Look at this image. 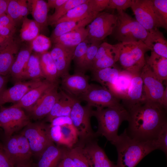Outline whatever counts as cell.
<instances>
[{"instance_id":"obj_31","label":"cell","mask_w":167,"mask_h":167,"mask_svg":"<svg viewBox=\"0 0 167 167\" xmlns=\"http://www.w3.org/2000/svg\"><path fill=\"white\" fill-rule=\"evenodd\" d=\"M122 71L115 65L110 67L92 71V79L107 88L109 85L114 82Z\"/></svg>"},{"instance_id":"obj_44","label":"cell","mask_w":167,"mask_h":167,"mask_svg":"<svg viewBox=\"0 0 167 167\" xmlns=\"http://www.w3.org/2000/svg\"><path fill=\"white\" fill-rule=\"evenodd\" d=\"M51 45V41L49 38L40 34L31 41V45L32 50L39 53L47 51Z\"/></svg>"},{"instance_id":"obj_29","label":"cell","mask_w":167,"mask_h":167,"mask_svg":"<svg viewBox=\"0 0 167 167\" xmlns=\"http://www.w3.org/2000/svg\"><path fill=\"white\" fill-rule=\"evenodd\" d=\"M29 10L33 17L39 24L41 29L48 25V13L49 8L47 2L43 0H28Z\"/></svg>"},{"instance_id":"obj_11","label":"cell","mask_w":167,"mask_h":167,"mask_svg":"<svg viewBox=\"0 0 167 167\" xmlns=\"http://www.w3.org/2000/svg\"><path fill=\"white\" fill-rule=\"evenodd\" d=\"M79 99L85 101L91 107L96 108L114 107L122 105L108 89L93 84H90L88 89Z\"/></svg>"},{"instance_id":"obj_8","label":"cell","mask_w":167,"mask_h":167,"mask_svg":"<svg viewBox=\"0 0 167 167\" xmlns=\"http://www.w3.org/2000/svg\"><path fill=\"white\" fill-rule=\"evenodd\" d=\"M140 75L143 83V98L148 101L167 106V88L145 63Z\"/></svg>"},{"instance_id":"obj_37","label":"cell","mask_w":167,"mask_h":167,"mask_svg":"<svg viewBox=\"0 0 167 167\" xmlns=\"http://www.w3.org/2000/svg\"><path fill=\"white\" fill-rule=\"evenodd\" d=\"M88 0H67L63 5L55 9L53 14L48 16V25H55L62 17L75 7L87 2Z\"/></svg>"},{"instance_id":"obj_20","label":"cell","mask_w":167,"mask_h":167,"mask_svg":"<svg viewBox=\"0 0 167 167\" xmlns=\"http://www.w3.org/2000/svg\"><path fill=\"white\" fill-rule=\"evenodd\" d=\"M143 99V83L139 73L133 74L122 105L128 110Z\"/></svg>"},{"instance_id":"obj_5","label":"cell","mask_w":167,"mask_h":167,"mask_svg":"<svg viewBox=\"0 0 167 167\" xmlns=\"http://www.w3.org/2000/svg\"><path fill=\"white\" fill-rule=\"evenodd\" d=\"M118 21L112 33L119 42L144 43L148 32L136 20L122 10H117Z\"/></svg>"},{"instance_id":"obj_33","label":"cell","mask_w":167,"mask_h":167,"mask_svg":"<svg viewBox=\"0 0 167 167\" xmlns=\"http://www.w3.org/2000/svg\"><path fill=\"white\" fill-rule=\"evenodd\" d=\"M89 1L90 0H88L86 2L78 5L70 10L55 24L66 21H79L90 16L98 13L92 11Z\"/></svg>"},{"instance_id":"obj_50","label":"cell","mask_w":167,"mask_h":167,"mask_svg":"<svg viewBox=\"0 0 167 167\" xmlns=\"http://www.w3.org/2000/svg\"><path fill=\"white\" fill-rule=\"evenodd\" d=\"M0 167H15L6 154L2 144L0 145Z\"/></svg>"},{"instance_id":"obj_57","label":"cell","mask_w":167,"mask_h":167,"mask_svg":"<svg viewBox=\"0 0 167 167\" xmlns=\"http://www.w3.org/2000/svg\"><path fill=\"white\" fill-rule=\"evenodd\" d=\"M15 167H31V162L25 164L18 165Z\"/></svg>"},{"instance_id":"obj_27","label":"cell","mask_w":167,"mask_h":167,"mask_svg":"<svg viewBox=\"0 0 167 167\" xmlns=\"http://www.w3.org/2000/svg\"><path fill=\"white\" fill-rule=\"evenodd\" d=\"M88 31L83 27L63 34L52 40L54 44H59L69 47L76 46L86 40Z\"/></svg>"},{"instance_id":"obj_15","label":"cell","mask_w":167,"mask_h":167,"mask_svg":"<svg viewBox=\"0 0 167 167\" xmlns=\"http://www.w3.org/2000/svg\"><path fill=\"white\" fill-rule=\"evenodd\" d=\"M61 78L62 90L78 99L87 90L90 85L88 77L81 72H76L73 75L68 73Z\"/></svg>"},{"instance_id":"obj_32","label":"cell","mask_w":167,"mask_h":167,"mask_svg":"<svg viewBox=\"0 0 167 167\" xmlns=\"http://www.w3.org/2000/svg\"><path fill=\"white\" fill-rule=\"evenodd\" d=\"M61 96L55 103L49 113L46 116V120L50 122L54 118L60 116H70L72 105L68 94L60 89Z\"/></svg>"},{"instance_id":"obj_52","label":"cell","mask_w":167,"mask_h":167,"mask_svg":"<svg viewBox=\"0 0 167 167\" xmlns=\"http://www.w3.org/2000/svg\"><path fill=\"white\" fill-rule=\"evenodd\" d=\"M67 0H48L47 2L49 9H56L64 4Z\"/></svg>"},{"instance_id":"obj_42","label":"cell","mask_w":167,"mask_h":167,"mask_svg":"<svg viewBox=\"0 0 167 167\" xmlns=\"http://www.w3.org/2000/svg\"><path fill=\"white\" fill-rule=\"evenodd\" d=\"M67 153L73 160L75 167H91L82 149L77 144L67 148Z\"/></svg>"},{"instance_id":"obj_34","label":"cell","mask_w":167,"mask_h":167,"mask_svg":"<svg viewBox=\"0 0 167 167\" xmlns=\"http://www.w3.org/2000/svg\"><path fill=\"white\" fill-rule=\"evenodd\" d=\"M27 1L9 0L6 14L16 23L27 17L29 11Z\"/></svg>"},{"instance_id":"obj_12","label":"cell","mask_w":167,"mask_h":167,"mask_svg":"<svg viewBox=\"0 0 167 167\" xmlns=\"http://www.w3.org/2000/svg\"><path fill=\"white\" fill-rule=\"evenodd\" d=\"M97 137L78 139L76 143L82 149L91 167H117L98 145Z\"/></svg>"},{"instance_id":"obj_4","label":"cell","mask_w":167,"mask_h":167,"mask_svg":"<svg viewBox=\"0 0 167 167\" xmlns=\"http://www.w3.org/2000/svg\"><path fill=\"white\" fill-rule=\"evenodd\" d=\"M118 49V61L123 69L132 74L139 73L145 64V53L150 50L143 42H119L114 45Z\"/></svg>"},{"instance_id":"obj_54","label":"cell","mask_w":167,"mask_h":167,"mask_svg":"<svg viewBox=\"0 0 167 167\" xmlns=\"http://www.w3.org/2000/svg\"><path fill=\"white\" fill-rule=\"evenodd\" d=\"M14 33L8 28L3 26L0 24V35L4 36H13Z\"/></svg>"},{"instance_id":"obj_14","label":"cell","mask_w":167,"mask_h":167,"mask_svg":"<svg viewBox=\"0 0 167 167\" xmlns=\"http://www.w3.org/2000/svg\"><path fill=\"white\" fill-rule=\"evenodd\" d=\"M58 84L46 92L28 111L34 119H39L46 117L61 96L58 91Z\"/></svg>"},{"instance_id":"obj_51","label":"cell","mask_w":167,"mask_h":167,"mask_svg":"<svg viewBox=\"0 0 167 167\" xmlns=\"http://www.w3.org/2000/svg\"><path fill=\"white\" fill-rule=\"evenodd\" d=\"M67 151L62 158L57 167H75L72 159L68 155Z\"/></svg>"},{"instance_id":"obj_10","label":"cell","mask_w":167,"mask_h":167,"mask_svg":"<svg viewBox=\"0 0 167 167\" xmlns=\"http://www.w3.org/2000/svg\"><path fill=\"white\" fill-rule=\"evenodd\" d=\"M118 21L116 14L104 11L99 13L86 28L87 38L102 41L112 34Z\"/></svg>"},{"instance_id":"obj_23","label":"cell","mask_w":167,"mask_h":167,"mask_svg":"<svg viewBox=\"0 0 167 167\" xmlns=\"http://www.w3.org/2000/svg\"><path fill=\"white\" fill-rule=\"evenodd\" d=\"M20 48V45L13 40L0 50V75L6 76L9 73L11 68Z\"/></svg>"},{"instance_id":"obj_39","label":"cell","mask_w":167,"mask_h":167,"mask_svg":"<svg viewBox=\"0 0 167 167\" xmlns=\"http://www.w3.org/2000/svg\"><path fill=\"white\" fill-rule=\"evenodd\" d=\"M17 136L19 150V165L30 162V160L33 155L27 139L21 134Z\"/></svg>"},{"instance_id":"obj_53","label":"cell","mask_w":167,"mask_h":167,"mask_svg":"<svg viewBox=\"0 0 167 167\" xmlns=\"http://www.w3.org/2000/svg\"><path fill=\"white\" fill-rule=\"evenodd\" d=\"M13 40V36L6 37L0 35V50L6 47Z\"/></svg>"},{"instance_id":"obj_46","label":"cell","mask_w":167,"mask_h":167,"mask_svg":"<svg viewBox=\"0 0 167 167\" xmlns=\"http://www.w3.org/2000/svg\"><path fill=\"white\" fill-rule=\"evenodd\" d=\"M132 0H109L107 9L124 11L131 7Z\"/></svg>"},{"instance_id":"obj_43","label":"cell","mask_w":167,"mask_h":167,"mask_svg":"<svg viewBox=\"0 0 167 167\" xmlns=\"http://www.w3.org/2000/svg\"><path fill=\"white\" fill-rule=\"evenodd\" d=\"M90 44L87 39L77 45L75 49L73 58L77 68L76 72H81L86 52Z\"/></svg>"},{"instance_id":"obj_49","label":"cell","mask_w":167,"mask_h":167,"mask_svg":"<svg viewBox=\"0 0 167 167\" xmlns=\"http://www.w3.org/2000/svg\"><path fill=\"white\" fill-rule=\"evenodd\" d=\"M50 126H62L66 125H72V122L70 116H63L56 117L50 122Z\"/></svg>"},{"instance_id":"obj_19","label":"cell","mask_w":167,"mask_h":167,"mask_svg":"<svg viewBox=\"0 0 167 167\" xmlns=\"http://www.w3.org/2000/svg\"><path fill=\"white\" fill-rule=\"evenodd\" d=\"M52 83L45 79L38 86L28 92L18 102L11 106L24 108L28 112L37 101L49 89L58 84Z\"/></svg>"},{"instance_id":"obj_9","label":"cell","mask_w":167,"mask_h":167,"mask_svg":"<svg viewBox=\"0 0 167 167\" xmlns=\"http://www.w3.org/2000/svg\"><path fill=\"white\" fill-rule=\"evenodd\" d=\"M30 122V118L22 109L0 106V127L6 137H9L24 128Z\"/></svg>"},{"instance_id":"obj_26","label":"cell","mask_w":167,"mask_h":167,"mask_svg":"<svg viewBox=\"0 0 167 167\" xmlns=\"http://www.w3.org/2000/svg\"><path fill=\"white\" fill-rule=\"evenodd\" d=\"M133 75V74L122 70L114 82L107 88L118 99L122 100L126 95Z\"/></svg>"},{"instance_id":"obj_58","label":"cell","mask_w":167,"mask_h":167,"mask_svg":"<svg viewBox=\"0 0 167 167\" xmlns=\"http://www.w3.org/2000/svg\"><path fill=\"white\" fill-rule=\"evenodd\" d=\"M1 144V143H0V144Z\"/></svg>"},{"instance_id":"obj_36","label":"cell","mask_w":167,"mask_h":167,"mask_svg":"<svg viewBox=\"0 0 167 167\" xmlns=\"http://www.w3.org/2000/svg\"><path fill=\"white\" fill-rule=\"evenodd\" d=\"M44 78L42 73L38 54L31 55L27 67L23 74V80H41Z\"/></svg>"},{"instance_id":"obj_55","label":"cell","mask_w":167,"mask_h":167,"mask_svg":"<svg viewBox=\"0 0 167 167\" xmlns=\"http://www.w3.org/2000/svg\"><path fill=\"white\" fill-rule=\"evenodd\" d=\"M9 0H0V16L6 13Z\"/></svg>"},{"instance_id":"obj_38","label":"cell","mask_w":167,"mask_h":167,"mask_svg":"<svg viewBox=\"0 0 167 167\" xmlns=\"http://www.w3.org/2000/svg\"><path fill=\"white\" fill-rule=\"evenodd\" d=\"M3 148L15 167L19 165V150L17 135L6 137Z\"/></svg>"},{"instance_id":"obj_56","label":"cell","mask_w":167,"mask_h":167,"mask_svg":"<svg viewBox=\"0 0 167 167\" xmlns=\"http://www.w3.org/2000/svg\"><path fill=\"white\" fill-rule=\"evenodd\" d=\"M8 78L7 75H0V94L4 90L8 81Z\"/></svg>"},{"instance_id":"obj_16","label":"cell","mask_w":167,"mask_h":167,"mask_svg":"<svg viewBox=\"0 0 167 167\" xmlns=\"http://www.w3.org/2000/svg\"><path fill=\"white\" fill-rule=\"evenodd\" d=\"M76 46L69 47L59 44H54L49 52L56 65L58 77L69 73L70 65Z\"/></svg>"},{"instance_id":"obj_1","label":"cell","mask_w":167,"mask_h":167,"mask_svg":"<svg viewBox=\"0 0 167 167\" xmlns=\"http://www.w3.org/2000/svg\"><path fill=\"white\" fill-rule=\"evenodd\" d=\"M166 109L167 107L159 103L142 100L127 110V133L132 138L139 140H154L167 123Z\"/></svg>"},{"instance_id":"obj_2","label":"cell","mask_w":167,"mask_h":167,"mask_svg":"<svg viewBox=\"0 0 167 167\" xmlns=\"http://www.w3.org/2000/svg\"><path fill=\"white\" fill-rule=\"evenodd\" d=\"M111 143L117 152V167H135L145 156L156 149L153 140L143 141L132 138L126 129Z\"/></svg>"},{"instance_id":"obj_21","label":"cell","mask_w":167,"mask_h":167,"mask_svg":"<svg viewBox=\"0 0 167 167\" xmlns=\"http://www.w3.org/2000/svg\"><path fill=\"white\" fill-rule=\"evenodd\" d=\"M67 148L54 144L46 148L39 157L35 167H57Z\"/></svg>"},{"instance_id":"obj_30","label":"cell","mask_w":167,"mask_h":167,"mask_svg":"<svg viewBox=\"0 0 167 167\" xmlns=\"http://www.w3.org/2000/svg\"><path fill=\"white\" fill-rule=\"evenodd\" d=\"M38 55L44 78L51 83H58L57 70L50 52L45 51Z\"/></svg>"},{"instance_id":"obj_17","label":"cell","mask_w":167,"mask_h":167,"mask_svg":"<svg viewBox=\"0 0 167 167\" xmlns=\"http://www.w3.org/2000/svg\"><path fill=\"white\" fill-rule=\"evenodd\" d=\"M42 82L41 80H37L16 83L13 86L5 89L0 94V106L7 103H17L28 92L39 86Z\"/></svg>"},{"instance_id":"obj_22","label":"cell","mask_w":167,"mask_h":167,"mask_svg":"<svg viewBox=\"0 0 167 167\" xmlns=\"http://www.w3.org/2000/svg\"><path fill=\"white\" fill-rule=\"evenodd\" d=\"M144 43L151 51L167 58V41L158 28L148 32Z\"/></svg>"},{"instance_id":"obj_48","label":"cell","mask_w":167,"mask_h":167,"mask_svg":"<svg viewBox=\"0 0 167 167\" xmlns=\"http://www.w3.org/2000/svg\"><path fill=\"white\" fill-rule=\"evenodd\" d=\"M0 24L9 29L14 33L15 31L16 23L6 13L0 16Z\"/></svg>"},{"instance_id":"obj_18","label":"cell","mask_w":167,"mask_h":167,"mask_svg":"<svg viewBox=\"0 0 167 167\" xmlns=\"http://www.w3.org/2000/svg\"><path fill=\"white\" fill-rule=\"evenodd\" d=\"M119 53L114 46L106 42L100 45L93 60L91 71L110 67L118 61Z\"/></svg>"},{"instance_id":"obj_6","label":"cell","mask_w":167,"mask_h":167,"mask_svg":"<svg viewBox=\"0 0 167 167\" xmlns=\"http://www.w3.org/2000/svg\"><path fill=\"white\" fill-rule=\"evenodd\" d=\"M68 95L72 105L70 117L76 130L78 139L98 137L92 130L91 125V118L92 116V107L87 105L82 106L79 100Z\"/></svg>"},{"instance_id":"obj_3","label":"cell","mask_w":167,"mask_h":167,"mask_svg":"<svg viewBox=\"0 0 167 167\" xmlns=\"http://www.w3.org/2000/svg\"><path fill=\"white\" fill-rule=\"evenodd\" d=\"M92 116L98 122L96 132L98 136H104L112 143L118 139V130L122 123L128 121L129 114L122 105L114 107L96 108L92 111Z\"/></svg>"},{"instance_id":"obj_47","label":"cell","mask_w":167,"mask_h":167,"mask_svg":"<svg viewBox=\"0 0 167 167\" xmlns=\"http://www.w3.org/2000/svg\"><path fill=\"white\" fill-rule=\"evenodd\" d=\"M109 0H90V3L93 12L99 13L107 9Z\"/></svg>"},{"instance_id":"obj_45","label":"cell","mask_w":167,"mask_h":167,"mask_svg":"<svg viewBox=\"0 0 167 167\" xmlns=\"http://www.w3.org/2000/svg\"><path fill=\"white\" fill-rule=\"evenodd\" d=\"M167 123L162 128L156 138L153 140L156 149L162 151L167 155Z\"/></svg>"},{"instance_id":"obj_7","label":"cell","mask_w":167,"mask_h":167,"mask_svg":"<svg viewBox=\"0 0 167 167\" xmlns=\"http://www.w3.org/2000/svg\"><path fill=\"white\" fill-rule=\"evenodd\" d=\"M21 134L28 139L33 155L39 157L44 151L54 144L50 134V126L43 122H31Z\"/></svg>"},{"instance_id":"obj_35","label":"cell","mask_w":167,"mask_h":167,"mask_svg":"<svg viewBox=\"0 0 167 167\" xmlns=\"http://www.w3.org/2000/svg\"><path fill=\"white\" fill-rule=\"evenodd\" d=\"M40 29V25L35 20L25 17L22 20L20 38L23 41H32L39 35Z\"/></svg>"},{"instance_id":"obj_24","label":"cell","mask_w":167,"mask_h":167,"mask_svg":"<svg viewBox=\"0 0 167 167\" xmlns=\"http://www.w3.org/2000/svg\"><path fill=\"white\" fill-rule=\"evenodd\" d=\"M32 50L30 45L29 47L22 49L18 52L9 73L16 83L23 80V75Z\"/></svg>"},{"instance_id":"obj_13","label":"cell","mask_w":167,"mask_h":167,"mask_svg":"<svg viewBox=\"0 0 167 167\" xmlns=\"http://www.w3.org/2000/svg\"><path fill=\"white\" fill-rule=\"evenodd\" d=\"M131 8L136 20L148 32L159 28L152 0H132Z\"/></svg>"},{"instance_id":"obj_41","label":"cell","mask_w":167,"mask_h":167,"mask_svg":"<svg viewBox=\"0 0 167 167\" xmlns=\"http://www.w3.org/2000/svg\"><path fill=\"white\" fill-rule=\"evenodd\" d=\"M89 40L90 44L87 49L81 71V72L84 74L87 71L91 70L98 48L101 43V41L93 39Z\"/></svg>"},{"instance_id":"obj_25","label":"cell","mask_w":167,"mask_h":167,"mask_svg":"<svg viewBox=\"0 0 167 167\" xmlns=\"http://www.w3.org/2000/svg\"><path fill=\"white\" fill-rule=\"evenodd\" d=\"M145 62L156 77L163 82L167 79V58L151 51L145 56Z\"/></svg>"},{"instance_id":"obj_28","label":"cell","mask_w":167,"mask_h":167,"mask_svg":"<svg viewBox=\"0 0 167 167\" xmlns=\"http://www.w3.org/2000/svg\"><path fill=\"white\" fill-rule=\"evenodd\" d=\"M98 14L93 15L79 21H66L56 24L51 36L52 40L68 32L85 27L90 23Z\"/></svg>"},{"instance_id":"obj_40","label":"cell","mask_w":167,"mask_h":167,"mask_svg":"<svg viewBox=\"0 0 167 167\" xmlns=\"http://www.w3.org/2000/svg\"><path fill=\"white\" fill-rule=\"evenodd\" d=\"M159 28H167V0H152Z\"/></svg>"}]
</instances>
